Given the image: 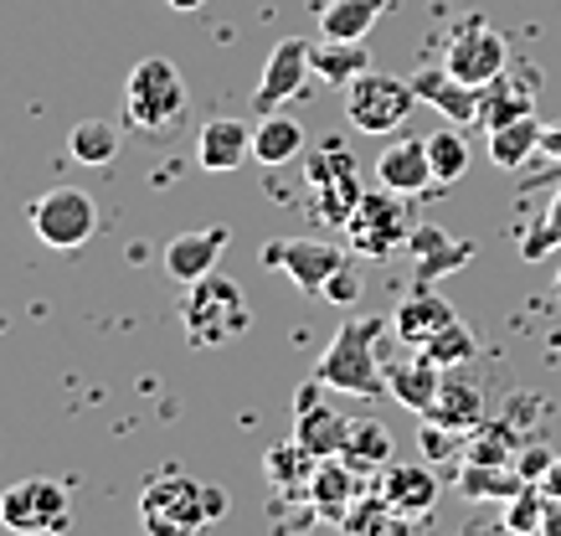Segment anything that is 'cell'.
I'll use <instances>...</instances> for the list:
<instances>
[{
  "instance_id": "5b68a950",
  "label": "cell",
  "mask_w": 561,
  "mask_h": 536,
  "mask_svg": "<svg viewBox=\"0 0 561 536\" xmlns=\"http://www.w3.org/2000/svg\"><path fill=\"white\" fill-rule=\"evenodd\" d=\"M412 104H417L412 78H391V72H360L345 88V119L360 135H397L412 119Z\"/></svg>"
},
{
  "instance_id": "f6af8a7d",
  "label": "cell",
  "mask_w": 561,
  "mask_h": 536,
  "mask_svg": "<svg viewBox=\"0 0 561 536\" xmlns=\"http://www.w3.org/2000/svg\"><path fill=\"white\" fill-rule=\"evenodd\" d=\"M541 536H561V501H546V516H541Z\"/></svg>"
},
{
  "instance_id": "484cf974",
  "label": "cell",
  "mask_w": 561,
  "mask_h": 536,
  "mask_svg": "<svg viewBox=\"0 0 561 536\" xmlns=\"http://www.w3.org/2000/svg\"><path fill=\"white\" fill-rule=\"evenodd\" d=\"M387 0H324L320 5V36L324 42H366Z\"/></svg>"
},
{
  "instance_id": "83f0119b",
  "label": "cell",
  "mask_w": 561,
  "mask_h": 536,
  "mask_svg": "<svg viewBox=\"0 0 561 536\" xmlns=\"http://www.w3.org/2000/svg\"><path fill=\"white\" fill-rule=\"evenodd\" d=\"M541 129H546V124L536 119V114L490 129V160L500 166V171H520L530 156H541Z\"/></svg>"
},
{
  "instance_id": "ab89813d",
  "label": "cell",
  "mask_w": 561,
  "mask_h": 536,
  "mask_svg": "<svg viewBox=\"0 0 561 536\" xmlns=\"http://www.w3.org/2000/svg\"><path fill=\"white\" fill-rule=\"evenodd\" d=\"M551 459H557V454H546V449H526V459H520V465H515V469H520L526 480H536V484H541V475H546V469H551Z\"/></svg>"
},
{
  "instance_id": "7bdbcfd3",
  "label": "cell",
  "mask_w": 561,
  "mask_h": 536,
  "mask_svg": "<svg viewBox=\"0 0 561 536\" xmlns=\"http://www.w3.org/2000/svg\"><path fill=\"white\" fill-rule=\"evenodd\" d=\"M206 516L211 521L227 516V490H217V484H206Z\"/></svg>"
},
{
  "instance_id": "4316f807",
  "label": "cell",
  "mask_w": 561,
  "mask_h": 536,
  "mask_svg": "<svg viewBox=\"0 0 561 536\" xmlns=\"http://www.w3.org/2000/svg\"><path fill=\"white\" fill-rule=\"evenodd\" d=\"M305 150V124L294 114H263V124H253V160L257 166H289Z\"/></svg>"
},
{
  "instance_id": "7a4b0ae2",
  "label": "cell",
  "mask_w": 561,
  "mask_h": 536,
  "mask_svg": "<svg viewBox=\"0 0 561 536\" xmlns=\"http://www.w3.org/2000/svg\"><path fill=\"white\" fill-rule=\"evenodd\" d=\"M253 320L248 310V295H242L238 278L227 274H206L196 284H186V299H181V326H186L191 346H227L232 335H242Z\"/></svg>"
},
{
  "instance_id": "ac0fdd59",
  "label": "cell",
  "mask_w": 561,
  "mask_h": 536,
  "mask_svg": "<svg viewBox=\"0 0 561 536\" xmlns=\"http://www.w3.org/2000/svg\"><path fill=\"white\" fill-rule=\"evenodd\" d=\"M423 423H438L448 433H474L484 423V392L474 387V377H463V366L459 372H443V387Z\"/></svg>"
},
{
  "instance_id": "6da1fadb",
  "label": "cell",
  "mask_w": 561,
  "mask_h": 536,
  "mask_svg": "<svg viewBox=\"0 0 561 536\" xmlns=\"http://www.w3.org/2000/svg\"><path fill=\"white\" fill-rule=\"evenodd\" d=\"M381 335H387V320H376V315H366V320H345V326L335 330L330 351L320 356V366H314V381H320V387H330V392L387 398V392H391V387H387V366H381V356H376Z\"/></svg>"
},
{
  "instance_id": "5bb4252c",
  "label": "cell",
  "mask_w": 561,
  "mask_h": 536,
  "mask_svg": "<svg viewBox=\"0 0 561 536\" xmlns=\"http://www.w3.org/2000/svg\"><path fill=\"white\" fill-rule=\"evenodd\" d=\"M536 114V68H520V72H500L494 83L479 88V124L484 129H500V124H515Z\"/></svg>"
},
{
  "instance_id": "d590c367",
  "label": "cell",
  "mask_w": 561,
  "mask_h": 536,
  "mask_svg": "<svg viewBox=\"0 0 561 536\" xmlns=\"http://www.w3.org/2000/svg\"><path fill=\"white\" fill-rule=\"evenodd\" d=\"M511 454H515V433L505 423H479L474 444H469L474 465H511Z\"/></svg>"
},
{
  "instance_id": "603a6c76",
  "label": "cell",
  "mask_w": 561,
  "mask_h": 536,
  "mask_svg": "<svg viewBox=\"0 0 561 536\" xmlns=\"http://www.w3.org/2000/svg\"><path fill=\"white\" fill-rule=\"evenodd\" d=\"M387 387L408 413L427 418V408H433V398H438V387H443V366L433 362L427 351H417L412 362H391L387 366Z\"/></svg>"
},
{
  "instance_id": "ee69618b",
  "label": "cell",
  "mask_w": 561,
  "mask_h": 536,
  "mask_svg": "<svg viewBox=\"0 0 561 536\" xmlns=\"http://www.w3.org/2000/svg\"><path fill=\"white\" fill-rule=\"evenodd\" d=\"M541 490H546V495H551V501H561V454H557V459H551V469H546V475H541Z\"/></svg>"
},
{
  "instance_id": "f546056e",
  "label": "cell",
  "mask_w": 561,
  "mask_h": 536,
  "mask_svg": "<svg viewBox=\"0 0 561 536\" xmlns=\"http://www.w3.org/2000/svg\"><path fill=\"white\" fill-rule=\"evenodd\" d=\"M526 484H536V480H526L515 465H474V459H469L459 475V490L469 501H511Z\"/></svg>"
},
{
  "instance_id": "8d00e7d4",
  "label": "cell",
  "mask_w": 561,
  "mask_h": 536,
  "mask_svg": "<svg viewBox=\"0 0 561 536\" xmlns=\"http://www.w3.org/2000/svg\"><path fill=\"white\" fill-rule=\"evenodd\" d=\"M551 248H561V186H557V196H551V207L541 212V223L526 232V242H520V253H526L530 263L536 259H546Z\"/></svg>"
},
{
  "instance_id": "7dc6e473",
  "label": "cell",
  "mask_w": 561,
  "mask_h": 536,
  "mask_svg": "<svg viewBox=\"0 0 561 536\" xmlns=\"http://www.w3.org/2000/svg\"><path fill=\"white\" fill-rule=\"evenodd\" d=\"M557 295H561V269H557Z\"/></svg>"
},
{
  "instance_id": "60d3db41",
  "label": "cell",
  "mask_w": 561,
  "mask_h": 536,
  "mask_svg": "<svg viewBox=\"0 0 561 536\" xmlns=\"http://www.w3.org/2000/svg\"><path fill=\"white\" fill-rule=\"evenodd\" d=\"M371 536H417V516H402V511H391Z\"/></svg>"
},
{
  "instance_id": "836d02e7",
  "label": "cell",
  "mask_w": 561,
  "mask_h": 536,
  "mask_svg": "<svg viewBox=\"0 0 561 536\" xmlns=\"http://www.w3.org/2000/svg\"><path fill=\"white\" fill-rule=\"evenodd\" d=\"M417 351H427V356H433V362H438L443 372H459V366L474 362V330L454 320V326L438 330V335H433L427 346H417Z\"/></svg>"
},
{
  "instance_id": "7c38bea8",
  "label": "cell",
  "mask_w": 561,
  "mask_h": 536,
  "mask_svg": "<svg viewBox=\"0 0 561 536\" xmlns=\"http://www.w3.org/2000/svg\"><path fill=\"white\" fill-rule=\"evenodd\" d=\"M309 72H314V62H309V42L284 36V42L268 53V62H263V78H257V88H253V109L257 114H273V109L289 104V99H305Z\"/></svg>"
},
{
  "instance_id": "d6986e66",
  "label": "cell",
  "mask_w": 561,
  "mask_h": 536,
  "mask_svg": "<svg viewBox=\"0 0 561 536\" xmlns=\"http://www.w3.org/2000/svg\"><path fill=\"white\" fill-rule=\"evenodd\" d=\"M459 320L454 315V305L438 295V289H423V284H412V295L397 305V315H391V330L408 341V346H427L438 330H448Z\"/></svg>"
},
{
  "instance_id": "9a60e30c",
  "label": "cell",
  "mask_w": 561,
  "mask_h": 536,
  "mask_svg": "<svg viewBox=\"0 0 561 536\" xmlns=\"http://www.w3.org/2000/svg\"><path fill=\"white\" fill-rule=\"evenodd\" d=\"M408 259H412V269H417V284L433 289L443 274H454V269H463V263L474 259V242L448 238L443 227H412Z\"/></svg>"
},
{
  "instance_id": "7402d4cb",
  "label": "cell",
  "mask_w": 561,
  "mask_h": 536,
  "mask_svg": "<svg viewBox=\"0 0 561 536\" xmlns=\"http://www.w3.org/2000/svg\"><path fill=\"white\" fill-rule=\"evenodd\" d=\"M360 495V469L351 465V459H320V469H314V480H309V505L320 511L324 521H345V511L356 505Z\"/></svg>"
},
{
  "instance_id": "f1b7e54d",
  "label": "cell",
  "mask_w": 561,
  "mask_h": 536,
  "mask_svg": "<svg viewBox=\"0 0 561 536\" xmlns=\"http://www.w3.org/2000/svg\"><path fill=\"white\" fill-rule=\"evenodd\" d=\"M309 62H314V78H324L335 88H351L360 72H371V53L360 42H314Z\"/></svg>"
},
{
  "instance_id": "52a82bcc",
  "label": "cell",
  "mask_w": 561,
  "mask_h": 536,
  "mask_svg": "<svg viewBox=\"0 0 561 536\" xmlns=\"http://www.w3.org/2000/svg\"><path fill=\"white\" fill-rule=\"evenodd\" d=\"M305 181H309V191H314L320 223H330V227L351 223V212H356L360 196H366V186H360V175H356V160L345 156V145H335V139L309 156Z\"/></svg>"
},
{
  "instance_id": "2e32d148",
  "label": "cell",
  "mask_w": 561,
  "mask_h": 536,
  "mask_svg": "<svg viewBox=\"0 0 561 536\" xmlns=\"http://www.w3.org/2000/svg\"><path fill=\"white\" fill-rule=\"evenodd\" d=\"M232 242V232L227 227H202V232H181V238L165 242V274L175 278V284H196V278L217 274V259L221 248Z\"/></svg>"
},
{
  "instance_id": "4dcf8cb0",
  "label": "cell",
  "mask_w": 561,
  "mask_h": 536,
  "mask_svg": "<svg viewBox=\"0 0 561 536\" xmlns=\"http://www.w3.org/2000/svg\"><path fill=\"white\" fill-rule=\"evenodd\" d=\"M397 444H391V429L387 423H376V418H356L351 429H345V454L356 469H387Z\"/></svg>"
},
{
  "instance_id": "f35d334b",
  "label": "cell",
  "mask_w": 561,
  "mask_h": 536,
  "mask_svg": "<svg viewBox=\"0 0 561 536\" xmlns=\"http://www.w3.org/2000/svg\"><path fill=\"white\" fill-rule=\"evenodd\" d=\"M320 299H330L335 310H351V305L360 299V269H356V263L345 259L341 269L330 274V284H324V295H320Z\"/></svg>"
},
{
  "instance_id": "bcb514c9",
  "label": "cell",
  "mask_w": 561,
  "mask_h": 536,
  "mask_svg": "<svg viewBox=\"0 0 561 536\" xmlns=\"http://www.w3.org/2000/svg\"><path fill=\"white\" fill-rule=\"evenodd\" d=\"M165 5H171V11H202L206 0H165Z\"/></svg>"
},
{
  "instance_id": "e0dca14e",
  "label": "cell",
  "mask_w": 561,
  "mask_h": 536,
  "mask_svg": "<svg viewBox=\"0 0 561 536\" xmlns=\"http://www.w3.org/2000/svg\"><path fill=\"white\" fill-rule=\"evenodd\" d=\"M376 175H381L387 191H402V196H423L427 186H438L427 139H391L381 150V160H376Z\"/></svg>"
},
{
  "instance_id": "b9f144b4",
  "label": "cell",
  "mask_w": 561,
  "mask_h": 536,
  "mask_svg": "<svg viewBox=\"0 0 561 536\" xmlns=\"http://www.w3.org/2000/svg\"><path fill=\"white\" fill-rule=\"evenodd\" d=\"M541 156L561 166V124H546V129H541Z\"/></svg>"
},
{
  "instance_id": "d4e9b609",
  "label": "cell",
  "mask_w": 561,
  "mask_h": 536,
  "mask_svg": "<svg viewBox=\"0 0 561 536\" xmlns=\"http://www.w3.org/2000/svg\"><path fill=\"white\" fill-rule=\"evenodd\" d=\"M263 469H268V480L278 484V501H309V480H314L320 459H314V454H309L299 438H289V444L268 449Z\"/></svg>"
},
{
  "instance_id": "cb8c5ba5",
  "label": "cell",
  "mask_w": 561,
  "mask_h": 536,
  "mask_svg": "<svg viewBox=\"0 0 561 536\" xmlns=\"http://www.w3.org/2000/svg\"><path fill=\"white\" fill-rule=\"evenodd\" d=\"M381 495L402 516H427L438 505V475L427 465H387L381 469Z\"/></svg>"
},
{
  "instance_id": "30bf717a",
  "label": "cell",
  "mask_w": 561,
  "mask_h": 536,
  "mask_svg": "<svg viewBox=\"0 0 561 536\" xmlns=\"http://www.w3.org/2000/svg\"><path fill=\"white\" fill-rule=\"evenodd\" d=\"M0 526L16 536H51L68 526V490L57 480H21L0 495Z\"/></svg>"
},
{
  "instance_id": "8992f818",
  "label": "cell",
  "mask_w": 561,
  "mask_h": 536,
  "mask_svg": "<svg viewBox=\"0 0 561 536\" xmlns=\"http://www.w3.org/2000/svg\"><path fill=\"white\" fill-rule=\"evenodd\" d=\"M124 109H129V124H139V129H165L186 109V83H181L171 57L135 62L129 88H124Z\"/></svg>"
},
{
  "instance_id": "d6a6232c",
  "label": "cell",
  "mask_w": 561,
  "mask_h": 536,
  "mask_svg": "<svg viewBox=\"0 0 561 536\" xmlns=\"http://www.w3.org/2000/svg\"><path fill=\"white\" fill-rule=\"evenodd\" d=\"M427 156H433V175H438V186L463 181V171H469V139H463L459 124L433 129V135H427Z\"/></svg>"
},
{
  "instance_id": "74e56055",
  "label": "cell",
  "mask_w": 561,
  "mask_h": 536,
  "mask_svg": "<svg viewBox=\"0 0 561 536\" xmlns=\"http://www.w3.org/2000/svg\"><path fill=\"white\" fill-rule=\"evenodd\" d=\"M387 516H391V501L381 495V490H376V495H356V505H351L345 521H341V532L345 536H371Z\"/></svg>"
},
{
  "instance_id": "e575fe53",
  "label": "cell",
  "mask_w": 561,
  "mask_h": 536,
  "mask_svg": "<svg viewBox=\"0 0 561 536\" xmlns=\"http://www.w3.org/2000/svg\"><path fill=\"white\" fill-rule=\"evenodd\" d=\"M546 495L541 484H526L520 495H511V505H505V532L515 536H541V516H546Z\"/></svg>"
},
{
  "instance_id": "4fadbf2b",
  "label": "cell",
  "mask_w": 561,
  "mask_h": 536,
  "mask_svg": "<svg viewBox=\"0 0 561 536\" xmlns=\"http://www.w3.org/2000/svg\"><path fill=\"white\" fill-rule=\"evenodd\" d=\"M345 429H351V423L324 402L320 381L294 392V438H299L314 459H335V454H345Z\"/></svg>"
},
{
  "instance_id": "9c48e42d",
  "label": "cell",
  "mask_w": 561,
  "mask_h": 536,
  "mask_svg": "<svg viewBox=\"0 0 561 536\" xmlns=\"http://www.w3.org/2000/svg\"><path fill=\"white\" fill-rule=\"evenodd\" d=\"M32 227L47 248L72 253V248H83V242L99 232V207H93V196L78 191V186L42 191V196L32 202Z\"/></svg>"
},
{
  "instance_id": "8fae6325",
  "label": "cell",
  "mask_w": 561,
  "mask_h": 536,
  "mask_svg": "<svg viewBox=\"0 0 561 536\" xmlns=\"http://www.w3.org/2000/svg\"><path fill=\"white\" fill-rule=\"evenodd\" d=\"M263 263L284 269V274L294 278V289L324 295V284H330V274L345 263V253L324 238H273V242H263Z\"/></svg>"
},
{
  "instance_id": "ffe728a7",
  "label": "cell",
  "mask_w": 561,
  "mask_h": 536,
  "mask_svg": "<svg viewBox=\"0 0 561 536\" xmlns=\"http://www.w3.org/2000/svg\"><path fill=\"white\" fill-rule=\"evenodd\" d=\"M248 156H253V124H242V119L202 124V139H196V160H202V171L232 175Z\"/></svg>"
},
{
  "instance_id": "277c9868",
  "label": "cell",
  "mask_w": 561,
  "mask_h": 536,
  "mask_svg": "<svg viewBox=\"0 0 561 536\" xmlns=\"http://www.w3.org/2000/svg\"><path fill=\"white\" fill-rule=\"evenodd\" d=\"M139 526H145V536H196L202 526H211V516H206V484L186 480V475L150 480L145 495H139Z\"/></svg>"
},
{
  "instance_id": "3957f363",
  "label": "cell",
  "mask_w": 561,
  "mask_h": 536,
  "mask_svg": "<svg viewBox=\"0 0 561 536\" xmlns=\"http://www.w3.org/2000/svg\"><path fill=\"white\" fill-rule=\"evenodd\" d=\"M351 253L360 259H391V253H408V238H412V207L402 191H366L360 207L351 212Z\"/></svg>"
},
{
  "instance_id": "ba28073f",
  "label": "cell",
  "mask_w": 561,
  "mask_h": 536,
  "mask_svg": "<svg viewBox=\"0 0 561 536\" xmlns=\"http://www.w3.org/2000/svg\"><path fill=\"white\" fill-rule=\"evenodd\" d=\"M443 68L454 72L459 83L484 88V83H494L500 72L511 68V47H505V36L494 32L490 21L469 16V21H459V26L448 32V47H443Z\"/></svg>"
},
{
  "instance_id": "1f68e13d",
  "label": "cell",
  "mask_w": 561,
  "mask_h": 536,
  "mask_svg": "<svg viewBox=\"0 0 561 536\" xmlns=\"http://www.w3.org/2000/svg\"><path fill=\"white\" fill-rule=\"evenodd\" d=\"M68 156L78 160V166H108V160L119 156V129L108 119H78L68 135Z\"/></svg>"
},
{
  "instance_id": "44dd1931",
  "label": "cell",
  "mask_w": 561,
  "mask_h": 536,
  "mask_svg": "<svg viewBox=\"0 0 561 536\" xmlns=\"http://www.w3.org/2000/svg\"><path fill=\"white\" fill-rule=\"evenodd\" d=\"M412 88H417V104H433L448 124H474L479 119V88L459 83L448 68L412 72Z\"/></svg>"
}]
</instances>
